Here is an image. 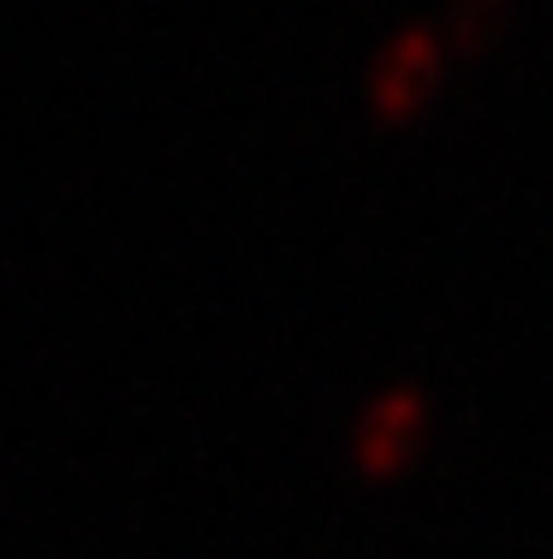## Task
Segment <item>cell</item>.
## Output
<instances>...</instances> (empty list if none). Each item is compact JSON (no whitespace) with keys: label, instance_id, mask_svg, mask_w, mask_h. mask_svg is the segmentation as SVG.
I'll return each mask as SVG.
<instances>
[{"label":"cell","instance_id":"obj_2","mask_svg":"<svg viewBox=\"0 0 553 559\" xmlns=\"http://www.w3.org/2000/svg\"><path fill=\"white\" fill-rule=\"evenodd\" d=\"M512 0H453V36H489L500 31Z\"/></svg>","mask_w":553,"mask_h":559},{"label":"cell","instance_id":"obj_1","mask_svg":"<svg viewBox=\"0 0 553 559\" xmlns=\"http://www.w3.org/2000/svg\"><path fill=\"white\" fill-rule=\"evenodd\" d=\"M434 72V36L429 31H405L399 43L387 48V55H381V66H375V84L387 90V96H411L417 84H423V78Z\"/></svg>","mask_w":553,"mask_h":559}]
</instances>
